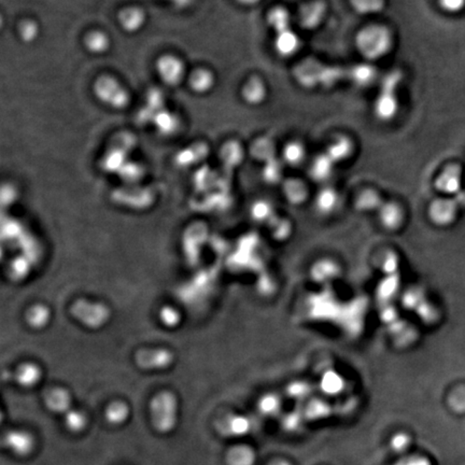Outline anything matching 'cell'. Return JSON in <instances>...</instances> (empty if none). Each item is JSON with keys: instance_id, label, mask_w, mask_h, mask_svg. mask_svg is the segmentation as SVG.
I'll list each match as a JSON object with an SVG mask.
<instances>
[{"instance_id": "obj_1", "label": "cell", "mask_w": 465, "mask_h": 465, "mask_svg": "<svg viewBox=\"0 0 465 465\" xmlns=\"http://www.w3.org/2000/svg\"><path fill=\"white\" fill-rule=\"evenodd\" d=\"M391 33L384 26H369L362 30L355 38L360 54L365 59L375 61L389 53L392 47Z\"/></svg>"}, {"instance_id": "obj_2", "label": "cell", "mask_w": 465, "mask_h": 465, "mask_svg": "<svg viewBox=\"0 0 465 465\" xmlns=\"http://www.w3.org/2000/svg\"><path fill=\"white\" fill-rule=\"evenodd\" d=\"M151 419L155 429L161 433H168L177 425L178 402L171 392H161L150 404Z\"/></svg>"}, {"instance_id": "obj_3", "label": "cell", "mask_w": 465, "mask_h": 465, "mask_svg": "<svg viewBox=\"0 0 465 465\" xmlns=\"http://www.w3.org/2000/svg\"><path fill=\"white\" fill-rule=\"evenodd\" d=\"M95 96L110 108L120 109L126 108L130 105L131 97L127 90L111 76H101L94 82Z\"/></svg>"}, {"instance_id": "obj_4", "label": "cell", "mask_w": 465, "mask_h": 465, "mask_svg": "<svg viewBox=\"0 0 465 465\" xmlns=\"http://www.w3.org/2000/svg\"><path fill=\"white\" fill-rule=\"evenodd\" d=\"M71 314L76 320L90 328L105 326L110 318V309L98 302L79 299L71 306Z\"/></svg>"}, {"instance_id": "obj_5", "label": "cell", "mask_w": 465, "mask_h": 465, "mask_svg": "<svg viewBox=\"0 0 465 465\" xmlns=\"http://www.w3.org/2000/svg\"><path fill=\"white\" fill-rule=\"evenodd\" d=\"M156 71L165 84L176 86L181 84L183 80L185 72V64L183 59L175 55H162L156 62Z\"/></svg>"}, {"instance_id": "obj_6", "label": "cell", "mask_w": 465, "mask_h": 465, "mask_svg": "<svg viewBox=\"0 0 465 465\" xmlns=\"http://www.w3.org/2000/svg\"><path fill=\"white\" fill-rule=\"evenodd\" d=\"M136 363L144 369H163L173 363V355L167 349H144L136 353Z\"/></svg>"}, {"instance_id": "obj_7", "label": "cell", "mask_w": 465, "mask_h": 465, "mask_svg": "<svg viewBox=\"0 0 465 465\" xmlns=\"http://www.w3.org/2000/svg\"><path fill=\"white\" fill-rule=\"evenodd\" d=\"M4 444L18 456L25 457L34 450L35 440L28 432L12 430L4 436Z\"/></svg>"}, {"instance_id": "obj_8", "label": "cell", "mask_w": 465, "mask_h": 465, "mask_svg": "<svg viewBox=\"0 0 465 465\" xmlns=\"http://www.w3.org/2000/svg\"><path fill=\"white\" fill-rule=\"evenodd\" d=\"M117 20L125 32L135 34L144 28L147 22V14L142 8L126 7L120 12Z\"/></svg>"}, {"instance_id": "obj_9", "label": "cell", "mask_w": 465, "mask_h": 465, "mask_svg": "<svg viewBox=\"0 0 465 465\" xmlns=\"http://www.w3.org/2000/svg\"><path fill=\"white\" fill-rule=\"evenodd\" d=\"M394 86H389V82L386 79L384 90L376 103V115L379 119L390 120L398 111V101L394 95Z\"/></svg>"}, {"instance_id": "obj_10", "label": "cell", "mask_w": 465, "mask_h": 465, "mask_svg": "<svg viewBox=\"0 0 465 465\" xmlns=\"http://www.w3.org/2000/svg\"><path fill=\"white\" fill-rule=\"evenodd\" d=\"M219 430L223 435L241 437L249 433L251 430V421L241 415H231L221 421Z\"/></svg>"}, {"instance_id": "obj_11", "label": "cell", "mask_w": 465, "mask_h": 465, "mask_svg": "<svg viewBox=\"0 0 465 465\" xmlns=\"http://www.w3.org/2000/svg\"><path fill=\"white\" fill-rule=\"evenodd\" d=\"M326 12V5L321 1L308 4L301 10L299 22L303 25V28H307V30H314L321 24Z\"/></svg>"}, {"instance_id": "obj_12", "label": "cell", "mask_w": 465, "mask_h": 465, "mask_svg": "<svg viewBox=\"0 0 465 465\" xmlns=\"http://www.w3.org/2000/svg\"><path fill=\"white\" fill-rule=\"evenodd\" d=\"M45 402L47 408L53 413H66L70 411L71 396L67 390L63 388H54L45 394Z\"/></svg>"}, {"instance_id": "obj_13", "label": "cell", "mask_w": 465, "mask_h": 465, "mask_svg": "<svg viewBox=\"0 0 465 465\" xmlns=\"http://www.w3.org/2000/svg\"><path fill=\"white\" fill-rule=\"evenodd\" d=\"M214 82L216 79L214 74L206 68H197L194 70L189 79L192 91L197 94H206L210 92L214 88Z\"/></svg>"}, {"instance_id": "obj_14", "label": "cell", "mask_w": 465, "mask_h": 465, "mask_svg": "<svg viewBox=\"0 0 465 465\" xmlns=\"http://www.w3.org/2000/svg\"><path fill=\"white\" fill-rule=\"evenodd\" d=\"M42 371L38 365L28 362L21 364L16 372V379L20 386L24 388H32L40 381Z\"/></svg>"}, {"instance_id": "obj_15", "label": "cell", "mask_w": 465, "mask_h": 465, "mask_svg": "<svg viewBox=\"0 0 465 465\" xmlns=\"http://www.w3.org/2000/svg\"><path fill=\"white\" fill-rule=\"evenodd\" d=\"M84 45L93 54H103L110 49V37L103 30H92L84 38Z\"/></svg>"}, {"instance_id": "obj_16", "label": "cell", "mask_w": 465, "mask_h": 465, "mask_svg": "<svg viewBox=\"0 0 465 465\" xmlns=\"http://www.w3.org/2000/svg\"><path fill=\"white\" fill-rule=\"evenodd\" d=\"M51 310L43 304H36L28 308L25 314V320L33 328H43L49 323Z\"/></svg>"}, {"instance_id": "obj_17", "label": "cell", "mask_w": 465, "mask_h": 465, "mask_svg": "<svg viewBox=\"0 0 465 465\" xmlns=\"http://www.w3.org/2000/svg\"><path fill=\"white\" fill-rule=\"evenodd\" d=\"M266 96V88L263 82L258 78H251L243 88V98L249 105H258Z\"/></svg>"}, {"instance_id": "obj_18", "label": "cell", "mask_w": 465, "mask_h": 465, "mask_svg": "<svg viewBox=\"0 0 465 465\" xmlns=\"http://www.w3.org/2000/svg\"><path fill=\"white\" fill-rule=\"evenodd\" d=\"M299 47V38L290 30L280 33L276 39V50L282 57H290L294 54Z\"/></svg>"}, {"instance_id": "obj_19", "label": "cell", "mask_w": 465, "mask_h": 465, "mask_svg": "<svg viewBox=\"0 0 465 465\" xmlns=\"http://www.w3.org/2000/svg\"><path fill=\"white\" fill-rule=\"evenodd\" d=\"M208 153V146L204 144H196L189 148L185 149L177 155V162L183 166L194 165L200 162Z\"/></svg>"}, {"instance_id": "obj_20", "label": "cell", "mask_w": 465, "mask_h": 465, "mask_svg": "<svg viewBox=\"0 0 465 465\" xmlns=\"http://www.w3.org/2000/svg\"><path fill=\"white\" fill-rule=\"evenodd\" d=\"M256 454L247 446H237L229 450L227 454L229 465H253L256 462Z\"/></svg>"}, {"instance_id": "obj_21", "label": "cell", "mask_w": 465, "mask_h": 465, "mask_svg": "<svg viewBox=\"0 0 465 465\" xmlns=\"http://www.w3.org/2000/svg\"><path fill=\"white\" fill-rule=\"evenodd\" d=\"M130 416V408L123 402H115L109 405L106 411V419L113 425H120L125 423Z\"/></svg>"}, {"instance_id": "obj_22", "label": "cell", "mask_w": 465, "mask_h": 465, "mask_svg": "<svg viewBox=\"0 0 465 465\" xmlns=\"http://www.w3.org/2000/svg\"><path fill=\"white\" fill-rule=\"evenodd\" d=\"M437 185L442 191L448 192V193L459 191V188H460V171L454 167L448 169L438 179Z\"/></svg>"}, {"instance_id": "obj_23", "label": "cell", "mask_w": 465, "mask_h": 465, "mask_svg": "<svg viewBox=\"0 0 465 465\" xmlns=\"http://www.w3.org/2000/svg\"><path fill=\"white\" fill-rule=\"evenodd\" d=\"M457 208L452 202H438L433 207V218L436 222L447 224L454 219Z\"/></svg>"}, {"instance_id": "obj_24", "label": "cell", "mask_w": 465, "mask_h": 465, "mask_svg": "<svg viewBox=\"0 0 465 465\" xmlns=\"http://www.w3.org/2000/svg\"><path fill=\"white\" fill-rule=\"evenodd\" d=\"M40 35V26L34 20H24L18 26V36L21 40L26 43H32L38 39Z\"/></svg>"}, {"instance_id": "obj_25", "label": "cell", "mask_w": 465, "mask_h": 465, "mask_svg": "<svg viewBox=\"0 0 465 465\" xmlns=\"http://www.w3.org/2000/svg\"><path fill=\"white\" fill-rule=\"evenodd\" d=\"M268 23L270 26L276 30L278 34L289 30V24H290V18L288 12L281 8H275L270 16H268Z\"/></svg>"}, {"instance_id": "obj_26", "label": "cell", "mask_w": 465, "mask_h": 465, "mask_svg": "<svg viewBox=\"0 0 465 465\" xmlns=\"http://www.w3.org/2000/svg\"><path fill=\"white\" fill-rule=\"evenodd\" d=\"M350 4L360 14L377 13L384 7V0H350Z\"/></svg>"}, {"instance_id": "obj_27", "label": "cell", "mask_w": 465, "mask_h": 465, "mask_svg": "<svg viewBox=\"0 0 465 465\" xmlns=\"http://www.w3.org/2000/svg\"><path fill=\"white\" fill-rule=\"evenodd\" d=\"M65 425L69 431H82L86 425V415L82 411H69L65 415Z\"/></svg>"}, {"instance_id": "obj_28", "label": "cell", "mask_w": 465, "mask_h": 465, "mask_svg": "<svg viewBox=\"0 0 465 465\" xmlns=\"http://www.w3.org/2000/svg\"><path fill=\"white\" fill-rule=\"evenodd\" d=\"M351 150H352V147H351L350 142L346 138H340L331 146L328 156L336 161L344 160L350 154Z\"/></svg>"}, {"instance_id": "obj_29", "label": "cell", "mask_w": 465, "mask_h": 465, "mask_svg": "<svg viewBox=\"0 0 465 465\" xmlns=\"http://www.w3.org/2000/svg\"><path fill=\"white\" fill-rule=\"evenodd\" d=\"M306 417L309 420H320L331 415V407L323 402H314L306 409Z\"/></svg>"}, {"instance_id": "obj_30", "label": "cell", "mask_w": 465, "mask_h": 465, "mask_svg": "<svg viewBox=\"0 0 465 465\" xmlns=\"http://www.w3.org/2000/svg\"><path fill=\"white\" fill-rule=\"evenodd\" d=\"M156 125H158L159 131L164 134H171L176 131L177 128L178 122L173 115L168 113H163L156 117Z\"/></svg>"}, {"instance_id": "obj_31", "label": "cell", "mask_w": 465, "mask_h": 465, "mask_svg": "<svg viewBox=\"0 0 465 465\" xmlns=\"http://www.w3.org/2000/svg\"><path fill=\"white\" fill-rule=\"evenodd\" d=\"M258 408L265 416H274L280 409V402L274 396H266L260 401Z\"/></svg>"}, {"instance_id": "obj_32", "label": "cell", "mask_w": 465, "mask_h": 465, "mask_svg": "<svg viewBox=\"0 0 465 465\" xmlns=\"http://www.w3.org/2000/svg\"><path fill=\"white\" fill-rule=\"evenodd\" d=\"M353 78L357 84L365 86V84H369V82L373 81L374 78H375V71H374L373 68L369 67V66H359L355 69Z\"/></svg>"}, {"instance_id": "obj_33", "label": "cell", "mask_w": 465, "mask_h": 465, "mask_svg": "<svg viewBox=\"0 0 465 465\" xmlns=\"http://www.w3.org/2000/svg\"><path fill=\"white\" fill-rule=\"evenodd\" d=\"M285 158L288 162L292 164H297L299 161L303 160L304 158V149L301 144L297 142H292L288 144L285 149Z\"/></svg>"}, {"instance_id": "obj_34", "label": "cell", "mask_w": 465, "mask_h": 465, "mask_svg": "<svg viewBox=\"0 0 465 465\" xmlns=\"http://www.w3.org/2000/svg\"><path fill=\"white\" fill-rule=\"evenodd\" d=\"M161 321L166 326H176L180 322V314L176 308L167 307L162 308L160 314Z\"/></svg>"}, {"instance_id": "obj_35", "label": "cell", "mask_w": 465, "mask_h": 465, "mask_svg": "<svg viewBox=\"0 0 465 465\" xmlns=\"http://www.w3.org/2000/svg\"><path fill=\"white\" fill-rule=\"evenodd\" d=\"M122 176H123L124 179L130 180L131 183H133L135 180H139L144 176V169L136 163H130V164L124 165L122 167Z\"/></svg>"}, {"instance_id": "obj_36", "label": "cell", "mask_w": 465, "mask_h": 465, "mask_svg": "<svg viewBox=\"0 0 465 465\" xmlns=\"http://www.w3.org/2000/svg\"><path fill=\"white\" fill-rule=\"evenodd\" d=\"M449 404L457 413H465V386L454 392L450 398Z\"/></svg>"}, {"instance_id": "obj_37", "label": "cell", "mask_w": 465, "mask_h": 465, "mask_svg": "<svg viewBox=\"0 0 465 465\" xmlns=\"http://www.w3.org/2000/svg\"><path fill=\"white\" fill-rule=\"evenodd\" d=\"M302 425V416L297 413H291L287 415L282 420L283 429L287 432H295Z\"/></svg>"}, {"instance_id": "obj_38", "label": "cell", "mask_w": 465, "mask_h": 465, "mask_svg": "<svg viewBox=\"0 0 465 465\" xmlns=\"http://www.w3.org/2000/svg\"><path fill=\"white\" fill-rule=\"evenodd\" d=\"M411 438L406 433H398L392 437L391 447L394 452H403L408 448Z\"/></svg>"}, {"instance_id": "obj_39", "label": "cell", "mask_w": 465, "mask_h": 465, "mask_svg": "<svg viewBox=\"0 0 465 465\" xmlns=\"http://www.w3.org/2000/svg\"><path fill=\"white\" fill-rule=\"evenodd\" d=\"M342 380L336 376H330L323 382L324 390L328 394H338L342 389Z\"/></svg>"}, {"instance_id": "obj_40", "label": "cell", "mask_w": 465, "mask_h": 465, "mask_svg": "<svg viewBox=\"0 0 465 465\" xmlns=\"http://www.w3.org/2000/svg\"><path fill=\"white\" fill-rule=\"evenodd\" d=\"M464 0H441V6L444 10L449 12H457L461 10Z\"/></svg>"}, {"instance_id": "obj_41", "label": "cell", "mask_w": 465, "mask_h": 465, "mask_svg": "<svg viewBox=\"0 0 465 465\" xmlns=\"http://www.w3.org/2000/svg\"><path fill=\"white\" fill-rule=\"evenodd\" d=\"M394 465H431L427 459L423 458V457H409V458L403 459L400 462L396 463Z\"/></svg>"}, {"instance_id": "obj_42", "label": "cell", "mask_w": 465, "mask_h": 465, "mask_svg": "<svg viewBox=\"0 0 465 465\" xmlns=\"http://www.w3.org/2000/svg\"><path fill=\"white\" fill-rule=\"evenodd\" d=\"M308 388L304 386L303 384H294L292 388H290L291 396L294 398H304L307 394Z\"/></svg>"}, {"instance_id": "obj_43", "label": "cell", "mask_w": 465, "mask_h": 465, "mask_svg": "<svg viewBox=\"0 0 465 465\" xmlns=\"http://www.w3.org/2000/svg\"><path fill=\"white\" fill-rule=\"evenodd\" d=\"M236 1L243 6H253L260 3V0H236Z\"/></svg>"}, {"instance_id": "obj_44", "label": "cell", "mask_w": 465, "mask_h": 465, "mask_svg": "<svg viewBox=\"0 0 465 465\" xmlns=\"http://www.w3.org/2000/svg\"><path fill=\"white\" fill-rule=\"evenodd\" d=\"M272 465H291L290 463L287 462V461H277V462L272 463Z\"/></svg>"}]
</instances>
